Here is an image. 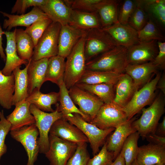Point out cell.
I'll list each match as a JSON object with an SVG mask.
<instances>
[{
  "instance_id": "cell-42",
  "label": "cell",
  "mask_w": 165,
  "mask_h": 165,
  "mask_svg": "<svg viewBox=\"0 0 165 165\" xmlns=\"http://www.w3.org/2000/svg\"><path fill=\"white\" fill-rule=\"evenodd\" d=\"M64 1L66 4L72 10L88 13H96L97 6L101 0Z\"/></svg>"
},
{
  "instance_id": "cell-10",
  "label": "cell",
  "mask_w": 165,
  "mask_h": 165,
  "mask_svg": "<svg viewBox=\"0 0 165 165\" xmlns=\"http://www.w3.org/2000/svg\"><path fill=\"white\" fill-rule=\"evenodd\" d=\"M128 120L122 108L113 102L104 104L90 123L105 130L116 128Z\"/></svg>"
},
{
  "instance_id": "cell-4",
  "label": "cell",
  "mask_w": 165,
  "mask_h": 165,
  "mask_svg": "<svg viewBox=\"0 0 165 165\" xmlns=\"http://www.w3.org/2000/svg\"><path fill=\"white\" fill-rule=\"evenodd\" d=\"M118 46L102 28L87 30L85 35L84 52L86 62Z\"/></svg>"
},
{
  "instance_id": "cell-26",
  "label": "cell",
  "mask_w": 165,
  "mask_h": 165,
  "mask_svg": "<svg viewBox=\"0 0 165 165\" xmlns=\"http://www.w3.org/2000/svg\"><path fill=\"white\" fill-rule=\"evenodd\" d=\"M119 1L101 0L97 7L96 13L102 28L119 23L118 7Z\"/></svg>"
},
{
  "instance_id": "cell-12",
  "label": "cell",
  "mask_w": 165,
  "mask_h": 165,
  "mask_svg": "<svg viewBox=\"0 0 165 165\" xmlns=\"http://www.w3.org/2000/svg\"><path fill=\"white\" fill-rule=\"evenodd\" d=\"M73 101L78 105L79 110L87 117L88 122L94 117L104 104L95 96L74 85L69 90Z\"/></svg>"
},
{
  "instance_id": "cell-5",
  "label": "cell",
  "mask_w": 165,
  "mask_h": 165,
  "mask_svg": "<svg viewBox=\"0 0 165 165\" xmlns=\"http://www.w3.org/2000/svg\"><path fill=\"white\" fill-rule=\"evenodd\" d=\"M64 119L78 128L87 137L94 156L99 152L100 147L104 145L107 137L115 129L110 128L105 130L100 129L86 121L80 115L77 113L70 114Z\"/></svg>"
},
{
  "instance_id": "cell-41",
  "label": "cell",
  "mask_w": 165,
  "mask_h": 165,
  "mask_svg": "<svg viewBox=\"0 0 165 165\" xmlns=\"http://www.w3.org/2000/svg\"><path fill=\"white\" fill-rule=\"evenodd\" d=\"M87 143L77 144L76 149L66 165H87L90 156L87 149Z\"/></svg>"
},
{
  "instance_id": "cell-51",
  "label": "cell",
  "mask_w": 165,
  "mask_h": 165,
  "mask_svg": "<svg viewBox=\"0 0 165 165\" xmlns=\"http://www.w3.org/2000/svg\"><path fill=\"white\" fill-rule=\"evenodd\" d=\"M4 34V31L0 26V56L4 61L6 60V56L4 52V50L2 46V35Z\"/></svg>"
},
{
  "instance_id": "cell-44",
  "label": "cell",
  "mask_w": 165,
  "mask_h": 165,
  "mask_svg": "<svg viewBox=\"0 0 165 165\" xmlns=\"http://www.w3.org/2000/svg\"><path fill=\"white\" fill-rule=\"evenodd\" d=\"M47 1V0H17L11 9V13L24 14L28 8L40 7L45 5Z\"/></svg>"
},
{
  "instance_id": "cell-45",
  "label": "cell",
  "mask_w": 165,
  "mask_h": 165,
  "mask_svg": "<svg viewBox=\"0 0 165 165\" xmlns=\"http://www.w3.org/2000/svg\"><path fill=\"white\" fill-rule=\"evenodd\" d=\"M136 7V3L135 1H124L122 4L118 14V20L119 23L123 25L127 24L129 20Z\"/></svg>"
},
{
  "instance_id": "cell-21",
  "label": "cell",
  "mask_w": 165,
  "mask_h": 165,
  "mask_svg": "<svg viewBox=\"0 0 165 165\" xmlns=\"http://www.w3.org/2000/svg\"><path fill=\"white\" fill-rule=\"evenodd\" d=\"M159 68L152 61L140 64H128L125 73L131 78L135 87L138 90L149 81L152 75Z\"/></svg>"
},
{
  "instance_id": "cell-53",
  "label": "cell",
  "mask_w": 165,
  "mask_h": 165,
  "mask_svg": "<svg viewBox=\"0 0 165 165\" xmlns=\"http://www.w3.org/2000/svg\"><path fill=\"white\" fill-rule=\"evenodd\" d=\"M131 165H139L138 163L137 162L136 160H135L133 163H132Z\"/></svg>"
},
{
  "instance_id": "cell-33",
  "label": "cell",
  "mask_w": 165,
  "mask_h": 165,
  "mask_svg": "<svg viewBox=\"0 0 165 165\" xmlns=\"http://www.w3.org/2000/svg\"><path fill=\"white\" fill-rule=\"evenodd\" d=\"M123 74L86 70L77 83L88 84L108 83L115 85Z\"/></svg>"
},
{
  "instance_id": "cell-11",
  "label": "cell",
  "mask_w": 165,
  "mask_h": 165,
  "mask_svg": "<svg viewBox=\"0 0 165 165\" xmlns=\"http://www.w3.org/2000/svg\"><path fill=\"white\" fill-rule=\"evenodd\" d=\"M49 148L45 154L50 165H66L77 144L49 135Z\"/></svg>"
},
{
  "instance_id": "cell-43",
  "label": "cell",
  "mask_w": 165,
  "mask_h": 165,
  "mask_svg": "<svg viewBox=\"0 0 165 165\" xmlns=\"http://www.w3.org/2000/svg\"><path fill=\"white\" fill-rule=\"evenodd\" d=\"M114 160L113 154L107 149L105 141L99 152L89 159L87 165H110Z\"/></svg>"
},
{
  "instance_id": "cell-34",
  "label": "cell",
  "mask_w": 165,
  "mask_h": 165,
  "mask_svg": "<svg viewBox=\"0 0 165 165\" xmlns=\"http://www.w3.org/2000/svg\"><path fill=\"white\" fill-rule=\"evenodd\" d=\"M15 30L18 55L21 59L29 61L32 58L35 47L32 40L23 29L16 28Z\"/></svg>"
},
{
  "instance_id": "cell-38",
  "label": "cell",
  "mask_w": 165,
  "mask_h": 165,
  "mask_svg": "<svg viewBox=\"0 0 165 165\" xmlns=\"http://www.w3.org/2000/svg\"><path fill=\"white\" fill-rule=\"evenodd\" d=\"M161 30L155 23L149 18L145 26L138 31L139 40L140 41H163L165 38Z\"/></svg>"
},
{
  "instance_id": "cell-36",
  "label": "cell",
  "mask_w": 165,
  "mask_h": 165,
  "mask_svg": "<svg viewBox=\"0 0 165 165\" xmlns=\"http://www.w3.org/2000/svg\"><path fill=\"white\" fill-rule=\"evenodd\" d=\"M65 58L58 55L49 58L45 82L50 81L58 84L63 80L65 68Z\"/></svg>"
},
{
  "instance_id": "cell-2",
  "label": "cell",
  "mask_w": 165,
  "mask_h": 165,
  "mask_svg": "<svg viewBox=\"0 0 165 165\" xmlns=\"http://www.w3.org/2000/svg\"><path fill=\"white\" fill-rule=\"evenodd\" d=\"M165 105L164 97L160 94L149 107L141 109V117L132 123V126L143 138L149 134H155L159 121L164 113Z\"/></svg>"
},
{
  "instance_id": "cell-30",
  "label": "cell",
  "mask_w": 165,
  "mask_h": 165,
  "mask_svg": "<svg viewBox=\"0 0 165 165\" xmlns=\"http://www.w3.org/2000/svg\"><path fill=\"white\" fill-rule=\"evenodd\" d=\"M59 97V92L43 94L40 90L35 89L28 94L26 100L43 111L51 112L54 111L52 105L58 103Z\"/></svg>"
},
{
  "instance_id": "cell-14",
  "label": "cell",
  "mask_w": 165,
  "mask_h": 165,
  "mask_svg": "<svg viewBox=\"0 0 165 165\" xmlns=\"http://www.w3.org/2000/svg\"><path fill=\"white\" fill-rule=\"evenodd\" d=\"M49 134L77 144L89 142L87 137L78 128L63 118L58 119L53 123Z\"/></svg>"
},
{
  "instance_id": "cell-37",
  "label": "cell",
  "mask_w": 165,
  "mask_h": 165,
  "mask_svg": "<svg viewBox=\"0 0 165 165\" xmlns=\"http://www.w3.org/2000/svg\"><path fill=\"white\" fill-rule=\"evenodd\" d=\"M140 136L138 133L135 131L129 135L124 141L120 152L124 157L125 165H131L136 159Z\"/></svg>"
},
{
  "instance_id": "cell-50",
  "label": "cell",
  "mask_w": 165,
  "mask_h": 165,
  "mask_svg": "<svg viewBox=\"0 0 165 165\" xmlns=\"http://www.w3.org/2000/svg\"><path fill=\"white\" fill-rule=\"evenodd\" d=\"M159 89L162 91L163 94H165V75L164 74L161 75L158 81L156 88Z\"/></svg>"
},
{
  "instance_id": "cell-32",
  "label": "cell",
  "mask_w": 165,
  "mask_h": 165,
  "mask_svg": "<svg viewBox=\"0 0 165 165\" xmlns=\"http://www.w3.org/2000/svg\"><path fill=\"white\" fill-rule=\"evenodd\" d=\"M75 85L95 96L104 104H108L114 101V85L108 83L88 84L77 83Z\"/></svg>"
},
{
  "instance_id": "cell-48",
  "label": "cell",
  "mask_w": 165,
  "mask_h": 165,
  "mask_svg": "<svg viewBox=\"0 0 165 165\" xmlns=\"http://www.w3.org/2000/svg\"><path fill=\"white\" fill-rule=\"evenodd\" d=\"M149 143L165 147V137H161L155 134L147 135L145 138Z\"/></svg>"
},
{
  "instance_id": "cell-24",
  "label": "cell",
  "mask_w": 165,
  "mask_h": 165,
  "mask_svg": "<svg viewBox=\"0 0 165 165\" xmlns=\"http://www.w3.org/2000/svg\"><path fill=\"white\" fill-rule=\"evenodd\" d=\"M136 160L139 165L165 163V147L151 143L139 147Z\"/></svg>"
},
{
  "instance_id": "cell-22",
  "label": "cell",
  "mask_w": 165,
  "mask_h": 165,
  "mask_svg": "<svg viewBox=\"0 0 165 165\" xmlns=\"http://www.w3.org/2000/svg\"><path fill=\"white\" fill-rule=\"evenodd\" d=\"M31 104L26 100L22 101L17 104L13 112L7 116L11 124L10 131L35 123V118L30 110Z\"/></svg>"
},
{
  "instance_id": "cell-20",
  "label": "cell",
  "mask_w": 165,
  "mask_h": 165,
  "mask_svg": "<svg viewBox=\"0 0 165 165\" xmlns=\"http://www.w3.org/2000/svg\"><path fill=\"white\" fill-rule=\"evenodd\" d=\"M39 7L53 22L61 26L68 24L72 9L64 0H47L45 5Z\"/></svg>"
},
{
  "instance_id": "cell-31",
  "label": "cell",
  "mask_w": 165,
  "mask_h": 165,
  "mask_svg": "<svg viewBox=\"0 0 165 165\" xmlns=\"http://www.w3.org/2000/svg\"><path fill=\"white\" fill-rule=\"evenodd\" d=\"M57 85L59 88L58 101L60 104L57 103L56 105L58 107V111L62 113V118H64L70 114L77 113L88 122L87 117L76 107L73 101L63 80L60 81Z\"/></svg>"
},
{
  "instance_id": "cell-19",
  "label": "cell",
  "mask_w": 165,
  "mask_h": 165,
  "mask_svg": "<svg viewBox=\"0 0 165 165\" xmlns=\"http://www.w3.org/2000/svg\"><path fill=\"white\" fill-rule=\"evenodd\" d=\"M6 39L5 48L6 60L5 64L2 70V73L6 75H10L13 70L20 67L23 64L26 65L28 61L21 59L19 57L16 50L15 40V30L12 31H4Z\"/></svg>"
},
{
  "instance_id": "cell-52",
  "label": "cell",
  "mask_w": 165,
  "mask_h": 165,
  "mask_svg": "<svg viewBox=\"0 0 165 165\" xmlns=\"http://www.w3.org/2000/svg\"><path fill=\"white\" fill-rule=\"evenodd\" d=\"M110 165H125L124 157L120 152Z\"/></svg>"
},
{
  "instance_id": "cell-8",
  "label": "cell",
  "mask_w": 165,
  "mask_h": 165,
  "mask_svg": "<svg viewBox=\"0 0 165 165\" xmlns=\"http://www.w3.org/2000/svg\"><path fill=\"white\" fill-rule=\"evenodd\" d=\"M61 27L60 24L53 22L49 25L34 48L32 60L38 61L58 55Z\"/></svg>"
},
{
  "instance_id": "cell-7",
  "label": "cell",
  "mask_w": 165,
  "mask_h": 165,
  "mask_svg": "<svg viewBox=\"0 0 165 165\" xmlns=\"http://www.w3.org/2000/svg\"><path fill=\"white\" fill-rule=\"evenodd\" d=\"M161 75L157 73L139 90H136L131 98L123 108L128 120L132 118L145 106L151 104L154 100L156 85Z\"/></svg>"
},
{
  "instance_id": "cell-1",
  "label": "cell",
  "mask_w": 165,
  "mask_h": 165,
  "mask_svg": "<svg viewBox=\"0 0 165 165\" xmlns=\"http://www.w3.org/2000/svg\"><path fill=\"white\" fill-rule=\"evenodd\" d=\"M127 51L126 47L117 46L86 62V70L124 73L128 64Z\"/></svg>"
},
{
  "instance_id": "cell-18",
  "label": "cell",
  "mask_w": 165,
  "mask_h": 165,
  "mask_svg": "<svg viewBox=\"0 0 165 165\" xmlns=\"http://www.w3.org/2000/svg\"><path fill=\"white\" fill-rule=\"evenodd\" d=\"M136 119L137 117L134 116L115 128L106 141L107 149L113 154L114 160L120 153L127 138L136 131L132 125V123Z\"/></svg>"
},
{
  "instance_id": "cell-35",
  "label": "cell",
  "mask_w": 165,
  "mask_h": 165,
  "mask_svg": "<svg viewBox=\"0 0 165 165\" xmlns=\"http://www.w3.org/2000/svg\"><path fill=\"white\" fill-rule=\"evenodd\" d=\"M14 92L13 75L12 73L10 75H6L0 70V105L3 108L9 109L12 108Z\"/></svg>"
},
{
  "instance_id": "cell-40",
  "label": "cell",
  "mask_w": 165,
  "mask_h": 165,
  "mask_svg": "<svg viewBox=\"0 0 165 165\" xmlns=\"http://www.w3.org/2000/svg\"><path fill=\"white\" fill-rule=\"evenodd\" d=\"M135 1L136 7L129 20L128 24L138 31L145 26L149 18L140 4L136 0Z\"/></svg>"
},
{
  "instance_id": "cell-28",
  "label": "cell",
  "mask_w": 165,
  "mask_h": 165,
  "mask_svg": "<svg viewBox=\"0 0 165 165\" xmlns=\"http://www.w3.org/2000/svg\"><path fill=\"white\" fill-rule=\"evenodd\" d=\"M68 24L85 31L93 28H102L96 13H88L72 9Z\"/></svg>"
},
{
  "instance_id": "cell-54",
  "label": "cell",
  "mask_w": 165,
  "mask_h": 165,
  "mask_svg": "<svg viewBox=\"0 0 165 165\" xmlns=\"http://www.w3.org/2000/svg\"><path fill=\"white\" fill-rule=\"evenodd\" d=\"M153 165H165V163H158V164H156Z\"/></svg>"
},
{
  "instance_id": "cell-29",
  "label": "cell",
  "mask_w": 165,
  "mask_h": 165,
  "mask_svg": "<svg viewBox=\"0 0 165 165\" xmlns=\"http://www.w3.org/2000/svg\"><path fill=\"white\" fill-rule=\"evenodd\" d=\"M29 62L22 69L17 67L12 72L14 79V92L12 99V105L26 100L28 97V79L27 74Z\"/></svg>"
},
{
  "instance_id": "cell-55",
  "label": "cell",
  "mask_w": 165,
  "mask_h": 165,
  "mask_svg": "<svg viewBox=\"0 0 165 165\" xmlns=\"http://www.w3.org/2000/svg\"><path fill=\"white\" fill-rule=\"evenodd\" d=\"M1 112L0 111V116L1 115Z\"/></svg>"
},
{
  "instance_id": "cell-16",
  "label": "cell",
  "mask_w": 165,
  "mask_h": 165,
  "mask_svg": "<svg viewBox=\"0 0 165 165\" xmlns=\"http://www.w3.org/2000/svg\"><path fill=\"white\" fill-rule=\"evenodd\" d=\"M86 31L78 29L68 24L61 26L59 37L57 55L66 58Z\"/></svg>"
},
{
  "instance_id": "cell-13",
  "label": "cell",
  "mask_w": 165,
  "mask_h": 165,
  "mask_svg": "<svg viewBox=\"0 0 165 165\" xmlns=\"http://www.w3.org/2000/svg\"><path fill=\"white\" fill-rule=\"evenodd\" d=\"M157 41H139L127 48L128 64H137L153 61L158 48Z\"/></svg>"
},
{
  "instance_id": "cell-25",
  "label": "cell",
  "mask_w": 165,
  "mask_h": 165,
  "mask_svg": "<svg viewBox=\"0 0 165 165\" xmlns=\"http://www.w3.org/2000/svg\"><path fill=\"white\" fill-rule=\"evenodd\" d=\"M115 88L113 102L122 108L130 100L135 91V87L131 78L125 73H123L114 85Z\"/></svg>"
},
{
  "instance_id": "cell-15",
  "label": "cell",
  "mask_w": 165,
  "mask_h": 165,
  "mask_svg": "<svg viewBox=\"0 0 165 165\" xmlns=\"http://www.w3.org/2000/svg\"><path fill=\"white\" fill-rule=\"evenodd\" d=\"M0 13L3 16L8 18L4 20L3 28L8 31L17 26L27 28L38 20L48 18L38 7H34L29 12L20 15L10 14L3 11Z\"/></svg>"
},
{
  "instance_id": "cell-47",
  "label": "cell",
  "mask_w": 165,
  "mask_h": 165,
  "mask_svg": "<svg viewBox=\"0 0 165 165\" xmlns=\"http://www.w3.org/2000/svg\"><path fill=\"white\" fill-rule=\"evenodd\" d=\"M158 48V53L152 61L159 68L164 69L165 67V42L164 41H157Z\"/></svg>"
},
{
  "instance_id": "cell-9",
  "label": "cell",
  "mask_w": 165,
  "mask_h": 165,
  "mask_svg": "<svg viewBox=\"0 0 165 165\" xmlns=\"http://www.w3.org/2000/svg\"><path fill=\"white\" fill-rule=\"evenodd\" d=\"M11 137L20 143L26 152L28 160L26 165H34L39 153L38 143L39 132L35 124L10 131Z\"/></svg>"
},
{
  "instance_id": "cell-17",
  "label": "cell",
  "mask_w": 165,
  "mask_h": 165,
  "mask_svg": "<svg viewBox=\"0 0 165 165\" xmlns=\"http://www.w3.org/2000/svg\"><path fill=\"white\" fill-rule=\"evenodd\" d=\"M102 28L118 45L128 48L140 41L138 31L128 24L123 25L118 23Z\"/></svg>"
},
{
  "instance_id": "cell-6",
  "label": "cell",
  "mask_w": 165,
  "mask_h": 165,
  "mask_svg": "<svg viewBox=\"0 0 165 165\" xmlns=\"http://www.w3.org/2000/svg\"><path fill=\"white\" fill-rule=\"evenodd\" d=\"M53 112L48 113L43 111L31 104L30 107L31 113L34 116L35 123L39 132L38 143L39 153L45 154L49 148V134L53 123L62 118L61 112L58 110L57 106Z\"/></svg>"
},
{
  "instance_id": "cell-27",
  "label": "cell",
  "mask_w": 165,
  "mask_h": 165,
  "mask_svg": "<svg viewBox=\"0 0 165 165\" xmlns=\"http://www.w3.org/2000/svg\"><path fill=\"white\" fill-rule=\"evenodd\" d=\"M140 4L149 18L161 30L165 26V0H136Z\"/></svg>"
},
{
  "instance_id": "cell-49",
  "label": "cell",
  "mask_w": 165,
  "mask_h": 165,
  "mask_svg": "<svg viewBox=\"0 0 165 165\" xmlns=\"http://www.w3.org/2000/svg\"><path fill=\"white\" fill-rule=\"evenodd\" d=\"M155 134L161 137H165V116L163 117L161 122L158 123L155 132Z\"/></svg>"
},
{
  "instance_id": "cell-46",
  "label": "cell",
  "mask_w": 165,
  "mask_h": 165,
  "mask_svg": "<svg viewBox=\"0 0 165 165\" xmlns=\"http://www.w3.org/2000/svg\"><path fill=\"white\" fill-rule=\"evenodd\" d=\"M11 124L5 118L3 110L0 116V159L7 151V146L5 143L6 135L10 130Z\"/></svg>"
},
{
  "instance_id": "cell-3",
  "label": "cell",
  "mask_w": 165,
  "mask_h": 165,
  "mask_svg": "<svg viewBox=\"0 0 165 165\" xmlns=\"http://www.w3.org/2000/svg\"><path fill=\"white\" fill-rule=\"evenodd\" d=\"M85 35V34L66 57L63 80L68 90L79 81L86 70L84 52Z\"/></svg>"
},
{
  "instance_id": "cell-39",
  "label": "cell",
  "mask_w": 165,
  "mask_h": 165,
  "mask_svg": "<svg viewBox=\"0 0 165 165\" xmlns=\"http://www.w3.org/2000/svg\"><path fill=\"white\" fill-rule=\"evenodd\" d=\"M52 21L49 18L38 20L26 28L25 32L31 38L34 46L37 43L45 30Z\"/></svg>"
},
{
  "instance_id": "cell-23",
  "label": "cell",
  "mask_w": 165,
  "mask_h": 165,
  "mask_svg": "<svg viewBox=\"0 0 165 165\" xmlns=\"http://www.w3.org/2000/svg\"><path fill=\"white\" fill-rule=\"evenodd\" d=\"M49 59L45 58L36 61L31 59L29 61L27 71L28 94L35 89L40 90L45 82Z\"/></svg>"
}]
</instances>
